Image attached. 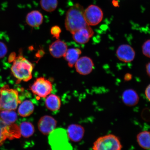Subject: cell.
<instances>
[{
  "mask_svg": "<svg viewBox=\"0 0 150 150\" xmlns=\"http://www.w3.org/2000/svg\"><path fill=\"white\" fill-rule=\"evenodd\" d=\"M16 53L14 52H12L9 56L8 62L9 63L13 62L14 61L15 59H16Z\"/></svg>",
  "mask_w": 150,
  "mask_h": 150,
  "instance_id": "28",
  "label": "cell"
},
{
  "mask_svg": "<svg viewBox=\"0 0 150 150\" xmlns=\"http://www.w3.org/2000/svg\"><path fill=\"white\" fill-rule=\"evenodd\" d=\"M116 54L118 59L125 63L132 61L136 56L134 49L127 44L121 45L118 47Z\"/></svg>",
  "mask_w": 150,
  "mask_h": 150,
  "instance_id": "10",
  "label": "cell"
},
{
  "mask_svg": "<svg viewBox=\"0 0 150 150\" xmlns=\"http://www.w3.org/2000/svg\"><path fill=\"white\" fill-rule=\"evenodd\" d=\"M67 131L69 139L73 142H78L83 138L85 130L81 125L72 124L67 127Z\"/></svg>",
  "mask_w": 150,
  "mask_h": 150,
  "instance_id": "14",
  "label": "cell"
},
{
  "mask_svg": "<svg viewBox=\"0 0 150 150\" xmlns=\"http://www.w3.org/2000/svg\"><path fill=\"white\" fill-rule=\"evenodd\" d=\"M145 95L146 98L150 102V84L146 88L145 91Z\"/></svg>",
  "mask_w": 150,
  "mask_h": 150,
  "instance_id": "27",
  "label": "cell"
},
{
  "mask_svg": "<svg viewBox=\"0 0 150 150\" xmlns=\"http://www.w3.org/2000/svg\"><path fill=\"white\" fill-rule=\"evenodd\" d=\"M13 63L11 70L18 83L22 81L27 82L31 79L33 69L32 63L21 55L16 57Z\"/></svg>",
  "mask_w": 150,
  "mask_h": 150,
  "instance_id": "2",
  "label": "cell"
},
{
  "mask_svg": "<svg viewBox=\"0 0 150 150\" xmlns=\"http://www.w3.org/2000/svg\"><path fill=\"white\" fill-rule=\"evenodd\" d=\"M94 32L90 26L81 28L72 34L75 42L80 44H85L89 42L94 34Z\"/></svg>",
  "mask_w": 150,
  "mask_h": 150,
  "instance_id": "12",
  "label": "cell"
},
{
  "mask_svg": "<svg viewBox=\"0 0 150 150\" xmlns=\"http://www.w3.org/2000/svg\"><path fill=\"white\" fill-rule=\"evenodd\" d=\"M146 68L147 74L150 78V62L146 64Z\"/></svg>",
  "mask_w": 150,
  "mask_h": 150,
  "instance_id": "30",
  "label": "cell"
},
{
  "mask_svg": "<svg viewBox=\"0 0 150 150\" xmlns=\"http://www.w3.org/2000/svg\"><path fill=\"white\" fill-rule=\"evenodd\" d=\"M93 62L91 58L83 56L79 59L75 64L77 72L82 75L91 74L94 67Z\"/></svg>",
  "mask_w": 150,
  "mask_h": 150,
  "instance_id": "11",
  "label": "cell"
},
{
  "mask_svg": "<svg viewBox=\"0 0 150 150\" xmlns=\"http://www.w3.org/2000/svg\"><path fill=\"white\" fill-rule=\"evenodd\" d=\"M84 18L89 26L98 25L102 21L103 13L102 9L97 6L91 5L84 10Z\"/></svg>",
  "mask_w": 150,
  "mask_h": 150,
  "instance_id": "8",
  "label": "cell"
},
{
  "mask_svg": "<svg viewBox=\"0 0 150 150\" xmlns=\"http://www.w3.org/2000/svg\"><path fill=\"white\" fill-rule=\"evenodd\" d=\"M122 148L117 137L109 134L99 137L94 142L93 149L95 150H120Z\"/></svg>",
  "mask_w": 150,
  "mask_h": 150,
  "instance_id": "5",
  "label": "cell"
},
{
  "mask_svg": "<svg viewBox=\"0 0 150 150\" xmlns=\"http://www.w3.org/2000/svg\"><path fill=\"white\" fill-rule=\"evenodd\" d=\"M21 136L19 127L14 123L7 125L0 117V146L6 139L19 138Z\"/></svg>",
  "mask_w": 150,
  "mask_h": 150,
  "instance_id": "6",
  "label": "cell"
},
{
  "mask_svg": "<svg viewBox=\"0 0 150 150\" xmlns=\"http://www.w3.org/2000/svg\"><path fill=\"white\" fill-rule=\"evenodd\" d=\"M0 117L7 124L11 125L16 121L18 115L14 110H4L0 112Z\"/></svg>",
  "mask_w": 150,
  "mask_h": 150,
  "instance_id": "22",
  "label": "cell"
},
{
  "mask_svg": "<svg viewBox=\"0 0 150 150\" xmlns=\"http://www.w3.org/2000/svg\"><path fill=\"white\" fill-rule=\"evenodd\" d=\"M122 100L125 105L132 107L138 104L139 100L138 94L134 90L127 89L122 94Z\"/></svg>",
  "mask_w": 150,
  "mask_h": 150,
  "instance_id": "15",
  "label": "cell"
},
{
  "mask_svg": "<svg viewBox=\"0 0 150 150\" xmlns=\"http://www.w3.org/2000/svg\"><path fill=\"white\" fill-rule=\"evenodd\" d=\"M18 95L16 90L8 85L3 86L0 89V112L16 110L21 103Z\"/></svg>",
  "mask_w": 150,
  "mask_h": 150,
  "instance_id": "3",
  "label": "cell"
},
{
  "mask_svg": "<svg viewBox=\"0 0 150 150\" xmlns=\"http://www.w3.org/2000/svg\"><path fill=\"white\" fill-rule=\"evenodd\" d=\"M132 75L129 73H127L125 75L124 80L125 81H129L132 79Z\"/></svg>",
  "mask_w": 150,
  "mask_h": 150,
  "instance_id": "29",
  "label": "cell"
},
{
  "mask_svg": "<svg viewBox=\"0 0 150 150\" xmlns=\"http://www.w3.org/2000/svg\"><path fill=\"white\" fill-rule=\"evenodd\" d=\"M57 121L54 118L49 115H45L40 118L38 123L39 131L43 134L49 135L55 129Z\"/></svg>",
  "mask_w": 150,
  "mask_h": 150,
  "instance_id": "9",
  "label": "cell"
},
{
  "mask_svg": "<svg viewBox=\"0 0 150 150\" xmlns=\"http://www.w3.org/2000/svg\"><path fill=\"white\" fill-rule=\"evenodd\" d=\"M57 0H40V4L42 8L47 12L55 11L57 7Z\"/></svg>",
  "mask_w": 150,
  "mask_h": 150,
  "instance_id": "23",
  "label": "cell"
},
{
  "mask_svg": "<svg viewBox=\"0 0 150 150\" xmlns=\"http://www.w3.org/2000/svg\"><path fill=\"white\" fill-rule=\"evenodd\" d=\"M43 16L38 11H33L28 13L26 17V22L32 27H38L42 23Z\"/></svg>",
  "mask_w": 150,
  "mask_h": 150,
  "instance_id": "16",
  "label": "cell"
},
{
  "mask_svg": "<svg viewBox=\"0 0 150 150\" xmlns=\"http://www.w3.org/2000/svg\"><path fill=\"white\" fill-rule=\"evenodd\" d=\"M61 104L60 98L57 95L51 94L46 97L45 100L46 106L50 111H57L60 108Z\"/></svg>",
  "mask_w": 150,
  "mask_h": 150,
  "instance_id": "18",
  "label": "cell"
},
{
  "mask_svg": "<svg viewBox=\"0 0 150 150\" xmlns=\"http://www.w3.org/2000/svg\"><path fill=\"white\" fill-rule=\"evenodd\" d=\"M67 130L62 128L55 129L49 135L48 142L52 150H72Z\"/></svg>",
  "mask_w": 150,
  "mask_h": 150,
  "instance_id": "4",
  "label": "cell"
},
{
  "mask_svg": "<svg viewBox=\"0 0 150 150\" xmlns=\"http://www.w3.org/2000/svg\"><path fill=\"white\" fill-rule=\"evenodd\" d=\"M137 140L141 147L145 149H150V132L144 131L139 133Z\"/></svg>",
  "mask_w": 150,
  "mask_h": 150,
  "instance_id": "20",
  "label": "cell"
},
{
  "mask_svg": "<svg viewBox=\"0 0 150 150\" xmlns=\"http://www.w3.org/2000/svg\"><path fill=\"white\" fill-rule=\"evenodd\" d=\"M19 128L21 136L29 138L33 135L35 132V127L31 123L24 122L21 124Z\"/></svg>",
  "mask_w": 150,
  "mask_h": 150,
  "instance_id": "21",
  "label": "cell"
},
{
  "mask_svg": "<svg viewBox=\"0 0 150 150\" xmlns=\"http://www.w3.org/2000/svg\"><path fill=\"white\" fill-rule=\"evenodd\" d=\"M142 49L144 55L150 58V39L144 43L142 46Z\"/></svg>",
  "mask_w": 150,
  "mask_h": 150,
  "instance_id": "24",
  "label": "cell"
},
{
  "mask_svg": "<svg viewBox=\"0 0 150 150\" xmlns=\"http://www.w3.org/2000/svg\"><path fill=\"white\" fill-rule=\"evenodd\" d=\"M84 12L83 7L79 3L72 6L67 11L65 19V27L71 33L89 26L86 21Z\"/></svg>",
  "mask_w": 150,
  "mask_h": 150,
  "instance_id": "1",
  "label": "cell"
},
{
  "mask_svg": "<svg viewBox=\"0 0 150 150\" xmlns=\"http://www.w3.org/2000/svg\"><path fill=\"white\" fill-rule=\"evenodd\" d=\"M34 109V105L30 100H24L20 103L18 110V114L22 117H29L33 113Z\"/></svg>",
  "mask_w": 150,
  "mask_h": 150,
  "instance_id": "19",
  "label": "cell"
},
{
  "mask_svg": "<svg viewBox=\"0 0 150 150\" xmlns=\"http://www.w3.org/2000/svg\"><path fill=\"white\" fill-rule=\"evenodd\" d=\"M81 50L78 48H70L67 49L63 57L68 62L69 67H74L77 61L79 59L80 55L81 54Z\"/></svg>",
  "mask_w": 150,
  "mask_h": 150,
  "instance_id": "17",
  "label": "cell"
},
{
  "mask_svg": "<svg viewBox=\"0 0 150 150\" xmlns=\"http://www.w3.org/2000/svg\"><path fill=\"white\" fill-rule=\"evenodd\" d=\"M61 31V28L57 25L53 26L50 29V33L52 36L57 39H59Z\"/></svg>",
  "mask_w": 150,
  "mask_h": 150,
  "instance_id": "25",
  "label": "cell"
},
{
  "mask_svg": "<svg viewBox=\"0 0 150 150\" xmlns=\"http://www.w3.org/2000/svg\"><path fill=\"white\" fill-rule=\"evenodd\" d=\"M52 86L51 82L44 77L37 79L30 87L33 94L40 98H46L51 93Z\"/></svg>",
  "mask_w": 150,
  "mask_h": 150,
  "instance_id": "7",
  "label": "cell"
},
{
  "mask_svg": "<svg viewBox=\"0 0 150 150\" xmlns=\"http://www.w3.org/2000/svg\"><path fill=\"white\" fill-rule=\"evenodd\" d=\"M8 52V48L5 44L0 41V59H2L6 55Z\"/></svg>",
  "mask_w": 150,
  "mask_h": 150,
  "instance_id": "26",
  "label": "cell"
},
{
  "mask_svg": "<svg viewBox=\"0 0 150 150\" xmlns=\"http://www.w3.org/2000/svg\"><path fill=\"white\" fill-rule=\"evenodd\" d=\"M67 50L66 43L59 39L52 43L49 48L50 54L55 58L63 57Z\"/></svg>",
  "mask_w": 150,
  "mask_h": 150,
  "instance_id": "13",
  "label": "cell"
}]
</instances>
